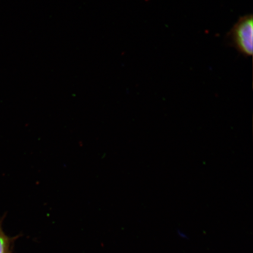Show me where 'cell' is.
<instances>
[{"label": "cell", "mask_w": 253, "mask_h": 253, "mask_svg": "<svg viewBox=\"0 0 253 253\" xmlns=\"http://www.w3.org/2000/svg\"><path fill=\"white\" fill-rule=\"evenodd\" d=\"M253 18L252 14L240 17L226 37L229 45L245 56L253 55Z\"/></svg>", "instance_id": "1"}, {"label": "cell", "mask_w": 253, "mask_h": 253, "mask_svg": "<svg viewBox=\"0 0 253 253\" xmlns=\"http://www.w3.org/2000/svg\"><path fill=\"white\" fill-rule=\"evenodd\" d=\"M9 240L0 229V253H9Z\"/></svg>", "instance_id": "2"}]
</instances>
